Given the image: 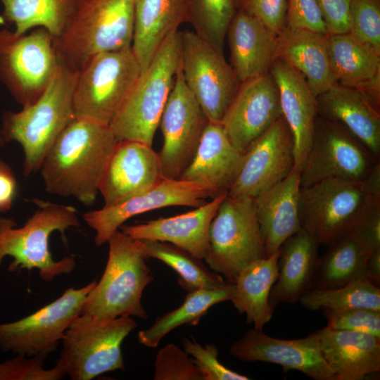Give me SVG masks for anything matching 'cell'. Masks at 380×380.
<instances>
[{
	"label": "cell",
	"mask_w": 380,
	"mask_h": 380,
	"mask_svg": "<svg viewBox=\"0 0 380 380\" xmlns=\"http://www.w3.org/2000/svg\"><path fill=\"white\" fill-rule=\"evenodd\" d=\"M118 142L109 125L75 118L46 153L39 171L46 191L93 204Z\"/></svg>",
	"instance_id": "6da1fadb"
},
{
	"label": "cell",
	"mask_w": 380,
	"mask_h": 380,
	"mask_svg": "<svg viewBox=\"0 0 380 380\" xmlns=\"http://www.w3.org/2000/svg\"><path fill=\"white\" fill-rule=\"evenodd\" d=\"M77 75L78 71L59 61L51 82L36 102L19 112L3 114L0 135L6 143L15 141L22 146L25 177L39 170L48 151L76 118L73 93Z\"/></svg>",
	"instance_id": "7a4b0ae2"
},
{
	"label": "cell",
	"mask_w": 380,
	"mask_h": 380,
	"mask_svg": "<svg viewBox=\"0 0 380 380\" xmlns=\"http://www.w3.org/2000/svg\"><path fill=\"white\" fill-rule=\"evenodd\" d=\"M380 197V163L364 180L326 179L300 187L301 229L327 247L350 234L371 199Z\"/></svg>",
	"instance_id": "3957f363"
},
{
	"label": "cell",
	"mask_w": 380,
	"mask_h": 380,
	"mask_svg": "<svg viewBox=\"0 0 380 380\" xmlns=\"http://www.w3.org/2000/svg\"><path fill=\"white\" fill-rule=\"evenodd\" d=\"M107 243L109 251L104 272L88 293L81 314L100 320L132 316L147 319L141 296L154 275L146 262L141 240L118 229Z\"/></svg>",
	"instance_id": "277c9868"
},
{
	"label": "cell",
	"mask_w": 380,
	"mask_h": 380,
	"mask_svg": "<svg viewBox=\"0 0 380 380\" xmlns=\"http://www.w3.org/2000/svg\"><path fill=\"white\" fill-rule=\"evenodd\" d=\"M39 208L20 227L13 218L0 217V266L6 256L13 258L8 270L31 271L37 269L40 278L51 282L56 277L70 274L75 267V259L67 256L54 260L49 250V238L59 232H65L80 224L76 210L70 205L38 201Z\"/></svg>",
	"instance_id": "5b68a950"
},
{
	"label": "cell",
	"mask_w": 380,
	"mask_h": 380,
	"mask_svg": "<svg viewBox=\"0 0 380 380\" xmlns=\"http://www.w3.org/2000/svg\"><path fill=\"white\" fill-rule=\"evenodd\" d=\"M133 0H83L57 38L59 61L79 71L94 56L132 46Z\"/></svg>",
	"instance_id": "8992f818"
},
{
	"label": "cell",
	"mask_w": 380,
	"mask_h": 380,
	"mask_svg": "<svg viewBox=\"0 0 380 380\" xmlns=\"http://www.w3.org/2000/svg\"><path fill=\"white\" fill-rule=\"evenodd\" d=\"M180 61L179 31L170 33L142 70L109 125L116 139L152 146Z\"/></svg>",
	"instance_id": "52a82bcc"
},
{
	"label": "cell",
	"mask_w": 380,
	"mask_h": 380,
	"mask_svg": "<svg viewBox=\"0 0 380 380\" xmlns=\"http://www.w3.org/2000/svg\"><path fill=\"white\" fill-rule=\"evenodd\" d=\"M136 327L132 317L100 320L80 314L65 332L56 365L72 380H90L125 370L121 346Z\"/></svg>",
	"instance_id": "ba28073f"
},
{
	"label": "cell",
	"mask_w": 380,
	"mask_h": 380,
	"mask_svg": "<svg viewBox=\"0 0 380 380\" xmlns=\"http://www.w3.org/2000/svg\"><path fill=\"white\" fill-rule=\"evenodd\" d=\"M266 257L253 198L227 194L210 223L204 260L234 282L244 268Z\"/></svg>",
	"instance_id": "9c48e42d"
},
{
	"label": "cell",
	"mask_w": 380,
	"mask_h": 380,
	"mask_svg": "<svg viewBox=\"0 0 380 380\" xmlns=\"http://www.w3.org/2000/svg\"><path fill=\"white\" fill-rule=\"evenodd\" d=\"M141 72L132 46L94 56L78 71L76 118L109 125Z\"/></svg>",
	"instance_id": "30bf717a"
},
{
	"label": "cell",
	"mask_w": 380,
	"mask_h": 380,
	"mask_svg": "<svg viewBox=\"0 0 380 380\" xmlns=\"http://www.w3.org/2000/svg\"><path fill=\"white\" fill-rule=\"evenodd\" d=\"M58 65L53 37L46 29L22 34L0 30V81L22 107L39 99Z\"/></svg>",
	"instance_id": "8fae6325"
},
{
	"label": "cell",
	"mask_w": 380,
	"mask_h": 380,
	"mask_svg": "<svg viewBox=\"0 0 380 380\" xmlns=\"http://www.w3.org/2000/svg\"><path fill=\"white\" fill-rule=\"evenodd\" d=\"M379 163L343 127L317 115L310 147L300 167V187L330 179L362 181Z\"/></svg>",
	"instance_id": "7c38bea8"
},
{
	"label": "cell",
	"mask_w": 380,
	"mask_h": 380,
	"mask_svg": "<svg viewBox=\"0 0 380 380\" xmlns=\"http://www.w3.org/2000/svg\"><path fill=\"white\" fill-rule=\"evenodd\" d=\"M184 82L209 122L220 124L241 83L224 55L194 31H179Z\"/></svg>",
	"instance_id": "4fadbf2b"
},
{
	"label": "cell",
	"mask_w": 380,
	"mask_h": 380,
	"mask_svg": "<svg viewBox=\"0 0 380 380\" xmlns=\"http://www.w3.org/2000/svg\"><path fill=\"white\" fill-rule=\"evenodd\" d=\"M96 284L93 281L82 288H69L34 313L17 321L0 324V348L27 357H47L82 313L86 298Z\"/></svg>",
	"instance_id": "5bb4252c"
},
{
	"label": "cell",
	"mask_w": 380,
	"mask_h": 380,
	"mask_svg": "<svg viewBox=\"0 0 380 380\" xmlns=\"http://www.w3.org/2000/svg\"><path fill=\"white\" fill-rule=\"evenodd\" d=\"M208 123L205 113L184 82L179 61L159 124L163 145L158 154L164 178H180L191 163Z\"/></svg>",
	"instance_id": "9a60e30c"
},
{
	"label": "cell",
	"mask_w": 380,
	"mask_h": 380,
	"mask_svg": "<svg viewBox=\"0 0 380 380\" xmlns=\"http://www.w3.org/2000/svg\"><path fill=\"white\" fill-rule=\"evenodd\" d=\"M212 198L203 185L181 179L163 178L151 189L111 207L86 212L83 219L96 232L95 243L101 246L131 217L169 206L197 208Z\"/></svg>",
	"instance_id": "2e32d148"
},
{
	"label": "cell",
	"mask_w": 380,
	"mask_h": 380,
	"mask_svg": "<svg viewBox=\"0 0 380 380\" xmlns=\"http://www.w3.org/2000/svg\"><path fill=\"white\" fill-rule=\"evenodd\" d=\"M295 165L294 140L281 116L243 153L241 170L228 195L254 198L282 180Z\"/></svg>",
	"instance_id": "e0dca14e"
},
{
	"label": "cell",
	"mask_w": 380,
	"mask_h": 380,
	"mask_svg": "<svg viewBox=\"0 0 380 380\" xmlns=\"http://www.w3.org/2000/svg\"><path fill=\"white\" fill-rule=\"evenodd\" d=\"M281 116L279 91L268 73L241 83L220 124L232 144L243 154Z\"/></svg>",
	"instance_id": "ac0fdd59"
},
{
	"label": "cell",
	"mask_w": 380,
	"mask_h": 380,
	"mask_svg": "<svg viewBox=\"0 0 380 380\" xmlns=\"http://www.w3.org/2000/svg\"><path fill=\"white\" fill-rule=\"evenodd\" d=\"M229 353L242 362L274 363L284 372L297 370L315 380H334L314 333L303 338L280 339L253 328L231 346Z\"/></svg>",
	"instance_id": "d6986e66"
},
{
	"label": "cell",
	"mask_w": 380,
	"mask_h": 380,
	"mask_svg": "<svg viewBox=\"0 0 380 380\" xmlns=\"http://www.w3.org/2000/svg\"><path fill=\"white\" fill-rule=\"evenodd\" d=\"M163 178L159 154L152 146L137 141H118L100 183L103 207L120 203L151 189Z\"/></svg>",
	"instance_id": "ffe728a7"
},
{
	"label": "cell",
	"mask_w": 380,
	"mask_h": 380,
	"mask_svg": "<svg viewBox=\"0 0 380 380\" xmlns=\"http://www.w3.org/2000/svg\"><path fill=\"white\" fill-rule=\"evenodd\" d=\"M227 194H220L210 201L181 215L137 224H122L119 229L133 239L171 243L203 260L208 248L210 223Z\"/></svg>",
	"instance_id": "44dd1931"
},
{
	"label": "cell",
	"mask_w": 380,
	"mask_h": 380,
	"mask_svg": "<svg viewBox=\"0 0 380 380\" xmlns=\"http://www.w3.org/2000/svg\"><path fill=\"white\" fill-rule=\"evenodd\" d=\"M300 189V170L295 165L282 180L253 198L267 257L301 229Z\"/></svg>",
	"instance_id": "7402d4cb"
},
{
	"label": "cell",
	"mask_w": 380,
	"mask_h": 380,
	"mask_svg": "<svg viewBox=\"0 0 380 380\" xmlns=\"http://www.w3.org/2000/svg\"><path fill=\"white\" fill-rule=\"evenodd\" d=\"M243 158L221 124L209 122L191 163L179 179L203 185L214 198L228 193L239 173Z\"/></svg>",
	"instance_id": "603a6c76"
},
{
	"label": "cell",
	"mask_w": 380,
	"mask_h": 380,
	"mask_svg": "<svg viewBox=\"0 0 380 380\" xmlns=\"http://www.w3.org/2000/svg\"><path fill=\"white\" fill-rule=\"evenodd\" d=\"M317 115L338 123L379 160V106L362 91L338 83L317 96Z\"/></svg>",
	"instance_id": "cb8c5ba5"
},
{
	"label": "cell",
	"mask_w": 380,
	"mask_h": 380,
	"mask_svg": "<svg viewBox=\"0 0 380 380\" xmlns=\"http://www.w3.org/2000/svg\"><path fill=\"white\" fill-rule=\"evenodd\" d=\"M313 333L334 380H364L380 372V338L328 327Z\"/></svg>",
	"instance_id": "d4e9b609"
},
{
	"label": "cell",
	"mask_w": 380,
	"mask_h": 380,
	"mask_svg": "<svg viewBox=\"0 0 380 380\" xmlns=\"http://www.w3.org/2000/svg\"><path fill=\"white\" fill-rule=\"evenodd\" d=\"M230 65L240 83L270 73L277 58V35L258 20L237 10L227 36Z\"/></svg>",
	"instance_id": "484cf974"
},
{
	"label": "cell",
	"mask_w": 380,
	"mask_h": 380,
	"mask_svg": "<svg viewBox=\"0 0 380 380\" xmlns=\"http://www.w3.org/2000/svg\"><path fill=\"white\" fill-rule=\"evenodd\" d=\"M270 73L279 91L282 116L294 140L296 165L300 168L310 147L317 115V96L301 74L279 58Z\"/></svg>",
	"instance_id": "4316f807"
},
{
	"label": "cell",
	"mask_w": 380,
	"mask_h": 380,
	"mask_svg": "<svg viewBox=\"0 0 380 380\" xmlns=\"http://www.w3.org/2000/svg\"><path fill=\"white\" fill-rule=\"evenodd\" d=\"M327 34L286 26L277 35V58L300 72L316 96L336 84Z\"/></svg>",
	"instance_id": "83f0119b"
},
{
	"label": "cell",
	"mask_w": 380,
	"mask_h": 380,
	"mask_svg": "<svg viewBox=\"0 0 380 380\" xmlns=\"http://www.w3.org/2000/svg\"><path fill=\"white\" fill-rule=\"evenodd\" d=\"M327 42L336 83L362 91L379 106L380 53L348 32L328 34Z\"/></svg>",
	"instance_id": "f1b7e54d"
},
{
	"label": "cell",
	"mask_w": 380,
	"mask_h": 380,
	"mask_svg": "<svg viewBox=\"0 0 380 380\" xmlns=\"http://www.w3.org/2000/svg\"><path fill=\"white\" fill-rule=\"evenodd\" d=\"M319 243L303 229L288 238L279 248V274L269 303L274 310L280 302L294 304L310 289L318 267Z\"/></svg>",
	"instance_id": "f546056e"
},
{
	"label": "cell",
	"mask_w": 380,
	"mask_h": 380,
	"mask_svg": "<svg viewBox=\"0 0 380 380\" xmlns=\"http://www.w3.org/2000/svg\"><path fill=\"white\" fill-rule=\"evenodd\" d=\"M134 28L132 49L147 68L165 39L186 22V0H133Z\"/></svg>",
	"instance_id": "4dcf8cb0"
},
{
	"label": "cell",
	"mask_w": 380,
	"mask_h": 380,
	"mask_svg": "<svg viewBox=\"0 0 380 380\" xmlns=\"http://www.w3.org/2000/svg\"><path fill=\"white\" fill-rule=\"evenodd\" d=\"M279 249L268 257L257 260L244 268L234 283L232 302L254 329L262 330L273 315L269 303L271 289L279 274Z\"/></svg>",
	"instance_id": "1f68e13d"
},
{
	"label": "cell",
	"mask_w": 380,
	"mask_h": 380,
	"mask_svg": "<svg viewBox=\"0 0 380 380\" xmlns=\"http://www.w3.org/2000/svg\"><path fill=\"white\" fill-rule=\"evenodd\" d=\"M1 20L15 25L18 34L34 27H44L59 37L83 0H0Z\"/></svg>",
	"instance_id": "d6a6232c"
},
{
	"label": "cell",
	"mask_w": 380,
	"mask_h": 380,
	"mask_svg": "<svg viewBox=\"0 0 380 380\" xmlns=\"http://www.w3.org/2000/svg\"><path fill=\"white\" fill-rule=\"evenodd\" d=\"M234 293V283L230 281L222 288L188 292L179 308L157 317L150 327L138 333L139 342L148 348L157 347L172 330L182 324L196 325L212 306L231 300Z\"/></svg>",
	"instance_id": "836d02e7"
},
{
	"label": "cell",
	"mask_w": 380,
	"mask_h": 380,
	"mask_svg": "<svg viewBox=\"0 0 380 380\" xmlns=\"http://www.w3.org/2000/svg\"><path fill=\"white\" fill-rule=\"evenodd\" d=\"M141 242L146 258L158 259L172 267L178 274L179 286L187 292L220 289L229 282L210 270L202 260L176 246L158 241L141 240Z\"/></svg>",
	"instance_id": "e575fe53"
},
{
	"label": "cell",
	"mask_w": 380,
	"mask_h": 380,
	"mask_svg": "<svg viewBox=\"0 0 380 380\" xmlns=\"http://www.w3.org/2000/svg\"><path fill=\"white\" fill-rule=\"evenodd\" d=\"M367 257L349 234L328 246L319 258L310 289H332L366 279Z\"/></svg>",
	"instance_id": "d590c367"
},
{
	"label": "cell",
	"mask_w": 380,
	"mask_h": 380,
	"mask_svg": "<svg viewBox=\"0 0 380 380\" xmlns=\"http://www.w3.org/2000/svg\"><path fill=\"white\" fill-rule=\"evenodd\" d=\"M299 302L311 311L350 308L380 310V289L367 279H361L332 289H310Z\"/></svg>",
	"instance_id": "8d00e7d4"
},
{
	"label": "cell",
	"mask_w": 380,
	"mask_h": 380,
	"mask_svg": "<svg viewBox=\"0 0 380 380\" xmlns=\"http://www.w3.org/2000/svg\"><path fill=\"white\" fill-rule=\"evenodd\" d=\"M186 22L194 32L223 54L230 23L236 13V0H186Z\"/></svg>",
	"instance_id": "74e56055"
},
{
	"label": "cell",
	"mask_w": 380,
	"mask_h": 380,
	"mask_svg": "<svg viewBox=\"0 0 380 380\" xmlns=\"http://www.w3.org/2000/svg\"><path fill=\"white\" fill-rule=\"evenodd\" d=\"M348 33L380 53V0H352Z\"/></svg>",
	"instance_id": "f35d334b"
},
{
	"label": "cell",
	"mask_w": 380,
	"mask_h": 380,
	"mask_svg": "<svg viewBox=\"0 0 380 380\" xmlns=\"http://www.w3.org/2000/svg\"><path fill=\"white\" fill-rule=\"evenodd\" d=\"M153 379L204 380V376L184 350L170 343L160 348L156 355Z\"/></svg>",
	"instance_id": "ab89813d"
},
{
	"label": "cell",
	"mask_w": 380,
	"mask_h": 380,
	"mask_svg": "<svg viewBox=\"0 0 380 380\" xmlns=\"http://www.w3.org/2000/svg\"><path fill=\"white\" fill-rule=\"evenodd\" d=\"M330 329L360 331L380 338V310L365 308L322 309Z\"/></svg>",
	"instance_id": "60d3db41"
},
{
	"label": "cell",
	"mask_w": 380,
	"mask_h": 380,
	"mask_svg": "<svg viewBox=\"0 0 380 380\" xmlns=\"http://www.w3.org/2000/svg\"><path fill=\"white\" fill-rule=\"evenodd\" d=\"M184 350L193 357V362L200 369L204 380H248L247 376L239 374L222 365L218 359V349L214 344L198 343L194 338L184 337Z\"/></svg>",
	"instance_id": "b9f144b4"
},
{
	"label": "cell",
	"mask_w": 380,
	"mask_h": 380,
	"mask_svg": "<svg viewBox=\"0 0 380 380\" xmlns=\"http://www.w3.org/2000/svg\"><path fill=\"white\" fill-rule=\"evenodd\" d=\"M46 356L27 357L17 355L13 359L0 363V380H58L65 374L55 365L44 368Z\"/></svg>",
	"instance_id": "7bdbcfd3"
},
{
	"label": "cell",
	"mask_w": 380,
	"mask_h": 380,
	"mask_svg": "<svg viewBox=\"0 0 380 380\" xmlns=\"http://www.w3.org/2000/svg\"><path fill=\"white\" fill-rule=\"evenodd\" d=\"M350 235L367 256L380 248V197L367 204Z\"/></svg>",
	"instance_id": "ee69618b"
},
{
	"label": "cell",
	"mask_w": 380,
	"mask_h": 380,
	"mask_svg": "<svg viewBox=\"0 0 380 380\" xmlns=\"http://www.w3.org/2000/svg\"><path fill=\"white\" fill-rule=\"evenodd\" d=\"M236 8L255 18L277 35L286 27L288 0H236Z\"/></svg>",
	"instance_id": "f6af8a7d"
},
{
	"label": "cell",
	"mask_w": 380,
	"mask_h": 380,
	"mask_svg": "<svg viewBox=\"0 0 380 380\" xmlns=\"http://www.w3.org/2000/svg\"><path fill=\"white\" fill-rule=\"evenodd\" d=\"M286 26L327 34L315 0H288Z\"/></svg>",
	"instance_id": "bcb514c9"
},
{
	"label": "cell",
	"mask_w": 380,
	"mask_h": 380,
	"mask_svg": "<svg viewBox=\"0 0 380 380\" xmlns=\"http://www.w3.org/2000/svg\"><path fill=\"white\" fill-rule=\"evenodd\" d=\"M324 22L327 34L349 31V11L352 0H315Z\"/></svg>",
	"instance_id": "7dc6e473"
},
{
	"label": "cell",
	"mask_w": 380,
	"mask_h": 380,
	"mask_svg": "<svg viewBox=\"0 0 380 380\" xmlns=\"http://www.w3.org/2000/svg\"><path fill=\"white\" fill-rule=\"evenodd\" d=\"M18 191V182L11 167L0 158V213L11 209Z\"/></svg>",
	"instance_id": "c3c4849f"
},
{
	"label": "cell",
	"mask_w": 380,
	"mask_h": 380,
	"mask_svg": "<svg viewBox=\"0 0 380 380\" xmlns=\"http://www.w3.org/2000/svg\"><path fill=\"white\" fill-rule=\"evenodd\" d=\"M365 277L379 287L380 284V248L372 252L366 262Z\"/></svg>",
	"instance_id": "681fc988"
},
{
	"label": "cell",
	"mask_w": 380,
	"mask_h": 380,
	"mask_svg": "<svg viewBox=\"0 0 380 380\" xmlns=\"http://www.w3.org/2000/svg\"><path fill=\"white\" fill-rule=\"evenodd\" d=\"M5 144H6V141H4V139L0 135V148L4 146L5 145Z\"/></svg>",
	"instance_id": "f907efd6"
}]
</instances>
